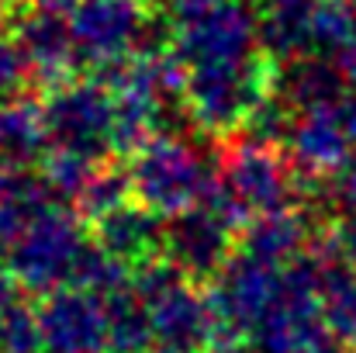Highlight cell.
I'll list each match as a JSON object with an SVG mask.
<instances>
[{"mask_svg":"<svg viewBox=\"0 0 356 353\" xmlns=\"http://www.w3.org/2000/svg\"><path fill=\"white\" fill-rule=\"evenodd\" d=\"M128 177H131L135 201L156 212L159 219H177L191 212L215 187L211 166L184 135H173V132L152 135L131 156Z\"/></svg>","mask_w":356,"mask_h":353,"instance_id":"1","label":"cell"},{"mask_svg":"<svg viewBox=\"0 0 356 353\" xmlns=\"http://www.w3.org/2000/svg\"><path fill=\"white\" fill-rule=\"evenodd\" d=\"M270 91L273 59L266 52H252L236 63L187 70L184 104L187 118L201 132H232L249 121V115L270 97Z\"/></svg>","mask_w":356,"mask_h":353,"instance_id":"2","label":"cell"},{"mask_svg":"<svg viewBox=\"0 0 356 353\" xmlns=\"http://www.w3.org/2000/svg\"><path fill=\"white\" fill-rule=\"evenodd\" d=\"M170 42L177 59L187 70L236 63L256 52L259 24L242 0H204L177 14L170 28Z\"/></svg>","mask_w":356,"mask_h":353,"instance_id":"3","label":"cell"},{"mask_svg":"<svg viewBox=\"0 0 356 353\" xmlns=\"http://www.w3.org/2000/svg\"><path fill=\"white\" fill-rule=\"evenodd\" d=\"M215 180L249 215L284 212L301 201V184L294 180L291 156H284L273 142H259L249 135L222 152Z\"/></svg>","mask_w":356,"mask_h":353,"instance_id":"4","label":"cell"},{"mask_svg":"<svg viewBox=\"0 0 356 353\" xmlns=\"http://www.w3.org/2000/svg\"><path fill=\"white\" fill-rule=\"evenodd\" d=\"M83 246L87 239L80 219L63 208H49L14 239V246L7 249V267L24 291L49 295L73 281Z\"/></svg>","mask_w":356,"mask_h":353,"instance_id":"5","label":"cell"},{"mask_svg":"<svg viewBox=\"0 0 356 353\" xmlns=\"http://www.w3.org/2000/svg\"><path fill=\"white\" fill-rule=\"evenodd\" d=\"M152 0H76L70 7V31L80 63L111 70L145 49L152 28Z\"/></svg>","mask_w":356,"mask_h":353,"instance_id":"6","label":"cell"},{"mask_svg":"<svg viewBox=\"0 0 356 353\" xmlns=\"http://www.w3.org/2000/svg\"><path fill=\"white\" fill-rule=\"evenodd\" d=\"M42 111H45L52 146L83 152L90 159H101L111 149L115 97H111L108 84H101V80H70V84H63L56 91H45Z\"/></svg>","mask_w":356,"mask_h":353,"instance_id":"7","label":"cell"},{"mask_svg":"<svg viewBox=\"0 0 356 353\" xmlns=\"http://www.w3.org/2000/svg\"><path fill=\"white\" fill-rule=\"evenodd\" d=\"M277 298H280V270L263 267L236 249V256L225 263V270L208 284L215 336L245 340V347H249L252 326L277 305Z\"/></svg>","mask_w":356,"mask_h":353,"instance_id":"8","label":"cell"},{"mask_svg":"<svg viewBox=\"0 0 356 353\" xmlns=\"http://www.w3.org/2000/svg\"><path fill=\"white\" fill-rule=\"evenodd\" d=\"M10 38L21 52L28 80H35L42 91H56L73 80L80 56L70 31V17L49 7L21 10L17 21L10 24Z\"/></svg>","mask_w":356,"mask_h":353,"instance_id":"9","label":"cell"},{"mask_svg":"<svg viewBox=\"0 0 356 353\" xmlns=\"http://www.w3.org/2000/svg\"><path fill=\"white\" fill-rule=\"evenodd\" d=\"M45 353H101L108 347V305L80 288H56L38 305Z\"/></svg>","mask_w":356,"mask_h":353,"instance_id":"10","label":"cell"},{"mask_svg":"<svg viewBox=\"0 0 356 353\" xmlns=\"http://www.w3.org/2000/svg\"><path fill=\"white\" fill-rule=\"evenodd\" d=\"M287 156L305 177H329L356 152V135L346 104L301 111L287 132Z\"/></svg>","mask_w":356,"mask_h":353,"instance_id":"11","label":"cell"},{"mask_svg":"<svg viewBox=\"0 0 356 353\" xmlns=\"http://www.w3.org/2000/svg\"><path fill=\"white\" fill-rule=\"evenodd\" d=\"M145 308H149L156 350L197 353L204 350L215 336V319H211L208 295H197L187 277H177L159 295L145 298Z\"/></svg>","mask_w":356,"mask_h":353,"instance_id":"12","label":"cell"},{"mask_svg":"<svg viewBox=\"0 0 356 353\" xmlns=\"http://www.w3.org/2000/svg\"><path fill=\"white\" fill-rule=\"evenodd\" d=\"M312 235L315 233L305 208H284L252 219L238 235V253L263 267L284 270L312 246Z\"/></svg>","mask_w":356,"mask_h":353,"instance_id":"13","label":"cell"},{"mask_svg":"<svg viewBox=\"0 0 356 353\" xmlns=\"http://www.w3.org/2000/svg\"><path fill=\"white\" fill-rule=\"evenodd\" d=\"M346 80L339 73L336 63L322 59V56H298V59H284L273 70V94L294 111H315V108H336L339 97L346 94Z\"/></svg>","mask_w":356,"mask_h":353,"instance_id":"14","label":"cell"},{"mask_svg":"<svg viewBox=\"0 0 356 353\" xmlns=\"http://www.w3.org/2000/svg\"><path fill=\"white\" fill-rule=\"evenodd\" d=\"M163 235H166V226L159 222V215L138 205L135 198L94 222V242L128 267L163 256Z\"/></svg>","mask_w":356,"mask_h":353,"instance_id":"15","label":"cell"},{"mask_svg":"<svg viewBox=\"0 0 356 353\" xmlns=\"http://www.w3.org/2000/svg\"><path fill=\"white\" fill-rule=\"evenodd\" d=\"M259 52L270 59H298L308 56L315 31V0H263L259 14Z\"/></svg>","mask_w":356,"mask_h":353,"instance_id":"16","label":"cell"},{"mask_svg":"<svg viewBox=\"0 0 356 353\" xmlns=\"http://www.w3.org/2000/svg\"><path fill=\"white\" fill-rule=\"evenodd\" d=\"M52 208V191L31 166H0V249H10L42 212Z\"/></svg>","mask_w":356,"mask_h":353,"instance_id":"17","label":"cell"},{"mask_svg":"<svg viewBox=\"0 0 356 353\" xmlns=\"http://www.w3.org/2000/svg\"><path fill=\"white\" fill-rule=\"evenodd\" d=\"M52 146L45 111L35 101H14L0 108V166L42 163Z\"/></svg>","mask_w":356,"mask_h":353,"instance_id":"18","label":"cell"},{"mask_svg":"<svg viewBox=\"0 0 356 353\" xmlns=\"http://www.w3.org/2000/svg\"><path fill=\"white\" fill-rule=\"evenodd\" d=\"M108 353H152V322L145 301L135 295V288H124L108 301Z\"/></svg>","mask_w":356,"mask_h":353,"instance_id":"19","label":"cell"},{"mask_svg":"<svg viewBox=\"0 0 356 353\" xmlns=\"http://www.w3.org/2000/svg\"><path fill=\"white\" fill-rule=\"evenodd\" d=\"M70 284L108 301L111 295L131 288V267L121 263L118 256H111L108 249H101L97 242H87L83 253H80V260H76V270H73V281Z\"/></svg>","mask_w":356,"mask_h":353,"instance_id":"20","label":"cell"},{"mask_svg":"<svg viewBox=\"0 0 356 353\" xmlns=\"http://www.w3.org/2000/svg\"><path fill=\"white\" fill-rule=\"evenodd\" d=\"M94 173H97V159L73 152V149H63V146H52L42 159V177H45L49 191L56 198H66V201H76Z\"/></svg>","mask_w":356,"mask_h":353,"instance_id":"21","label":"cell"},{"mask_svg":"<svg viewBox=\"0 0 356 353\" xmlns=\"http://www.w3.org/2000/svg\"><path fill=\"white\" fill-rule=\"evenodd\" d=\"M356 38V0H315L312 45L322 56H339Z\"/></svg>","mask_w":356,"mask_h":353,"instance_id":"22","label":"cell"},{"mask_svg":"<svg viewBox=\"0 0 356 353\" xmlns=\"http://www.w3.org/2000/svg\"><path fill=\"white\" fill-rule=\"evenodd\" d=\"M325 322L343 343H350L356 350V270H350V267H329Z\"/></svg>","mask_w":356,"mask_h":353,"instance_id":"23","label":"cell"},{"mask_svg":"<svg viewBox=\"0 0 356 353\" xmlns=\"http://www.w3.org/2000/svg\"><path fill=\"white\" fill-rule=\"evenodd\" d=\"M135 194H131V177H128V170H118V166H97V173L90 177V184L83 187V194L76 198V205H80V215L83 219H90V222H97V219H104V215H111L115 208L121 205H128Z\"/></svg>","mask_w":356,"mask_h":353,"instance_id":"24","label":"cell"},{"mask_svg":"<svg viewBox=\"0 0 356 353\" xmlns=\"http://www.w3.org/2000/svg\"><path fill=\"white\" fill-rule=\"evenodd\" d=\"M0 353H45L38 312L17 301L0 312Z\"/></svg>","mask_w":356,"mask_h":353,"instance_id":"25","label":"cell"},{"mask_svg":"<svg viewBox=\"0 0 356 353\" xmlns=\"http://www.w3.org/2000/svg\"><path fill=\"white\" fill-rule=\"evenodd\" d=\"M17 288H21V284H17V277H14V270L0 263V312L14 305V295H17Z\"/></svg>","mask_w":356,"mask_h":353,"instance_id":"26","label":"cell"},{"mask_svg":"<svg viewBox=\"0 0 356 353\" xmlns=\"http://www.w3.org/2000/svg\"><path fill=\"white\" fill-rule=\"evenodd\" d=\"M336 66H339V73H343V80L350 84V87H356V38L336 56Z\"/></svg>","mask_w":356,"mask_h":353,"instance_id":"27","label":"cell"},{"mask_svg":"<svg viewBox=\"0 0 356 353\" xmlns=\"http://www.w3.org/2000/svg\"><path fill=\"white\" fill-rule=\"evenodd\" d=\"M152 3H159V7H166V10L180 14V10H187V7H197V3H204V0H152Z\"/></svg>","mask_w":356,"mask_h":353,"instance_id":"28","label":"cell"},{"mask_svg":"<svg viewBox=\"0 0 356 353\" xmlns=\"http://www.w3.org/2000/svg\"><path fill=\"white\" fill-rule=\"evenodd\" d=\"M315 353H356V350H353V347H350V343H343L339 336H332V340H329L325 347H318V350H315Z\"/></svg>","mask_w":356,"mask_h":353,"instance_id":"29","label":"cell"},{"mask_svg":"<svg viewBox=\"0 0 356 353\" xmlns=\"http://www.w3.org/2000/svg\"><path fill=\"white\" fill-rule=\"evenodd\" d=\"M35 7H49V10H70L76 0H31Z\"/></svg>","mask_w":356,"mask_h":353,"instance_id":"30","label":"cell"},{"mask_svg":"<svg viewBox=\"0 0 356 353\" xmlns=\"http://www.w3.org/2000/svg\"><path fill=\"white\" fill-rule=\"evenodd\" d=\"M346 111H350V125H353V135H356V101L353 104H346Z\"/></svg>","mask_w":356,"mask_h":353,"instance_id":"31","label":"cell"},{"mask_svg":"<svg viewBox=\"0 0 356 353\" xmlns=\"http://www.w3.org/2000/svg\"><path fill=\"white\" fill-rule=\"evenodd\" d=\"M156 353H173V350H156Z\"/></svg>","mask_w":356,"mask_h":353,"instance_id":"32","label":"cell"}]
</instances>
